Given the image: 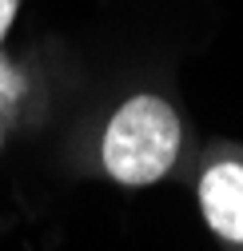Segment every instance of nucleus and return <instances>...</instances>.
Here are the masks:
<instances>
[{
	"label": "nucleus",
	"mask_w": 243,
	"mask_h": 251,
	"mask_svg": "<svg viewBox=\"0 0 243 251\" xmlns=\"http://www.w3.org/2000/svg\"><path fill=\"white\" fill-rule=\"evenodd\" d=\"M72 84L76 68L60 48H36L24 56L0 48V116L12 132H40Z\"/></svg>",
	"instance_id": "nucleus-2"
},
{
	"label": "nucleus",
	"mask_w": 243,
	"mask_h": 251,
	"mask_svg": "<svg viewBox=\"0 0 243 251\" xmlns=\"http://www.w3.org/2000/svg\"><path fill=\"white\" fill-rule=\"evenodd\" d=\"M24 4H28V0H0V48H4L12 24L20 20V8H24Z\"/></svg>",
	"instance_id": "nucleus-4"
},
{
	"label": "nucleus",
	"mask_w": 243,
	"mask_h": 251,
	"mask_svg": "<svg viewBox=\"0 0 243 251\" xmlns=\"http://www.w3.org/2000/svg\"><path fill=\"white\" fill-rule=\"evenodd\" d=\"M8 136H12V128H8V120H4V116H0V148H4V144H8Z\"/></svg>",
	"instance_id": "nucleus-5"
},
{
	"label": "nucleus",
	"mask_w": 243,
	"mask_h": 251,
	"mask_svg": "<svg viewBox=\"0 0 243 251\" xmlns=\"http://www.w3.org/2000/svg\"><path fill=\"white\" fill-rule=\"evenodd\" d=\"M192 196L219 251H243V144L207 140L192 160Z\"/></svg>",
	"instance_id": "nucleus-3"
},
{
	"label": "nucleus",
	"mask_w": 243,
	"mask_h": 251,
	"mask_svg": "<svg viewBox=\"0 0 243 251\" xmlns=\"http://www.w3.org/2000/svg\"><path fill=\"white\" fill-rule=\"evenodd\" d=\"M199 151L195 128L168 88L136 84L96 100L64 136V168L116 187L188 183Z\"/></svg>",
	"instance_id": "nucleus-1"
}]
</instances>
